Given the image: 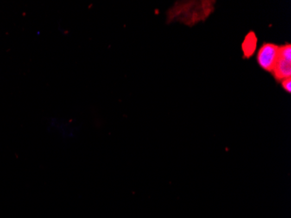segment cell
I'll return each instance as SVG.
<instances>
[{
  "label": "cell",
  "instance_id": "cell-1",
  "mask_svg": "<svg viewBox=\"0 0 291 218\" xmlns=\"http://www.w3.org/2000/svg\"><path fill=\"white\" fill-rule=\"evenodd\" d=\"M279 49L280 46L274 43L262 44L256 55V61L259 66L266 72H272L279 59Z\"/></svg>",
  "mask_w": 291,
  "mask_h": 218
},
{
  "label": "cell",
  "instance_id": "cell-2",
  "mask_svg": "<svg viewBox=\"0 0 291 218\" xmlns=\"http://www.w3.org/2000/svg\"><path fill=\"white\" fill-rule=\"evenodd\" d=\"M49 127L65 140L72 139L77 135V127L62 119L52 118L49 121Z\"/></svg>",
  "mask_w": 291,
  "mask_h": 218
},
{
  "label": "cell",
  "instance_id": "cell-3",
  "mask_svg": "<svg viewBox=\"0 0 291 218\" xmlns=\"http://www.w3.org/2000/svg\"><path fill=\"white\" fill-rule=\"evenodd\" d=\"M271 74H273L274 78L277 82H281L285 79L290 78L291 60L282 59L281 57H279V59H278Z\"/></svg>",
  "mask_w": 291,
  "mask_h": 218
},
{
  "label": "cell",
  "instance_id": "cell-4",
  "mask_svg": "<svg viewBox=\"0 0 291 218\" xmlns=\"http://www.w3.org/2000/svg\"><path fill=\"white\" fill-rule=\"evenodd\" d=\"M257 47V38L255 36V33L253 32L250 33L245 37L244 41L242 43V49L244 57L246 59L249 58L250 56L254 54Z\"/></svg>",
  "mask_w": 291,
  "mask_h": 218
},
{
  "label": "cell",
  "instance_id": "cell-5",
  "mask_svg": "<svg viewBox=\"0 0 291 218\" xmlns=\"http://www.w3.org/2000/svg\"><path fill=\"white\" fill-rule=\"evenodd\" d=\"M279 57L282 59L291 60V46L290 44H284L282 46H280L279 49Z\"/></svg>",
  "mask_w": 291,
  "mask_h": 218
},
{
  "label": "cell",
  "instance_id": "cell-6",
  "mask_svg": "<svg viewBox=\"0 0 291 218\" xmlns=\"http://www.w3.org/2000/svg\"><path fill=\"white\" fill-rule=\"evenodd\" d=\"M281 87L288 94L291 93V78L285 79L281 81Z\"/></svg>",
  "mask_w": 291,
  "mask_h": 218
}]
</instances>
